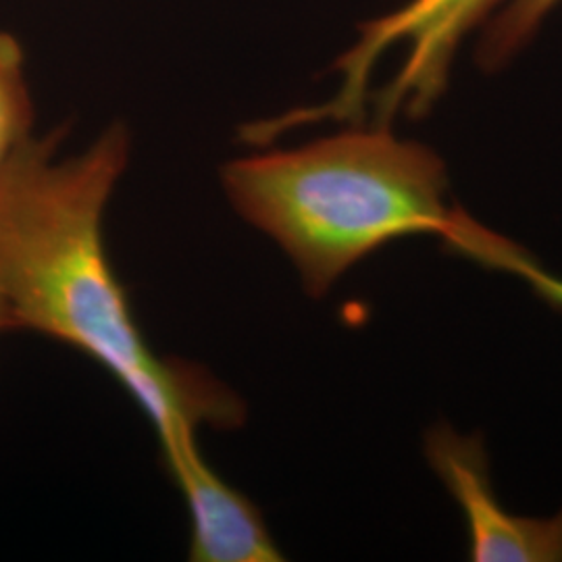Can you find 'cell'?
Masks as SVG:
<instances>
[{
    "label": "cell",
    "mask_w": 562,
    "mask_h": 562,
    "mask_svg": "<svg viewBox=\"0 0 562 562\" xmlns=\"http://www.w3.org/2000/svg\"><path fill=\"white\" fill-rule=\"evenodd\" d=\"M469 259L482 262L487 269H498L521 278L533 288V292L540 299L550 302L557 308H562L561 278L543 271L542 265L531 255H527L517 244L506 240L503 236H496L494 232L485 229L475 241Z\"/></svg>",
    "instance_id": "8"
},
{
    "label": "cell",
    "mask_w": 562,
    "mask_h": 562,
    "mask_svg": "<svg viewBox=\"0 0 562 562\" xmlns=\"http://www.w3.org/2000/svg\"><path fill=\"white\" fill-rule=\"evenodd\" d=\"M4 329H13V323H11V315L7 311V304L0 296V331H4Z\"/></svg>",
    "instance_id": "9"
},
{
    "label": "cell",
    "mask_w": 562,
    "mask_h": 562,
    "mask_svg": "<svg viewBox=\"0 0 562 562\" xmlns=\"http://www.w3.org/2000/svg\"><path fill=\"white\" fill-rule=\"evenodd\" d=\"M425 457L461 506L469 527V559L475 562H561L562 508L548 519L504 510L490 480L480 436H461L448 423L425 436Z\"/></svg>",
    "instance_id": "4"
},
{
    "label": "cell",
    "mask_w": 562,
    "mask_h": 562,
    "mask_svg": "<svg viewBox=\"0 0 562 562\" xmlns=\"http://www.w3.org/2000/svg\"><path fill=\"white\" fill-rule=\"evenodd\" d=\"M504 0H408L396 11L361 25L357 44L338 60L340 92L322 106H311V120H357L367 101L375 65L390 48H404L396 78L375 97V125H387L404 113L425 117L442 99L454 57L464 38L487 23Z\"/></svg>",
    "instance_id": "3"
},
{
    "label": "cell",
    "mask_w": 562,
    "mask_h": 562,
    "mask_svg": "<svg viewBox=\"0 0 562 562\" xmlns=\"http://www.w3.org/2000/svg\"><path fill=\"white\" fill-rule=\"evenodd\" d=\"M32 120L23 50L11 34L0 32V167L30 138Z\"/></svg>",
    "instance_id": "7"
},
{
    "label": "cell",
    "mask_w": 562,
    "mask_h": 562,
    "mask_svg": "<svg viewBox=\"0 0 562 562\" xmlns=\"http://www.w3.org/2000/svg\"><path fill=\"white\" fill-rule=\"evenodd\" d=\"M562 0H508L490 18L477 44L475 60L482 71L494 74L515 59L538 34L543 20Z\"/></svg>",
    "instance_id": "6"
},
{
    "label": "cell",
    "mask_w": 562,
    "mask_h": 562,
    "mask_svg": "<svg viewBox=\"0 0 562 562\" xmlns=\"http://www.w3.org/2000/svg\"><path fill=\"white\" fill-rule=\"evenodd\" d=\"M190 513V559L201 562L281 561L257 506L211 469L180 490Z\"/></svg>",
    "instance_id": "5"
},
{
    "label": "cell",
    "mask_w": 562,
    "mask_h": 562,
    "mask_svg": "<svg viewBox=\"0 0 562 562\" xmlns=\"http://www.w3.org/2000/svg\"><path fill=\"white\" fill-rule=\"evenodd\" d=\"M223 188L241 217L280 246L311 296L390 241L448 238L462 211L448 171L425 144L387 125L225 165Z\"/></svg>",
    "instance_id": "2"
},
{
    "label": "cell",
    "mask_w": 562,
    "mask_h": 562,
    "mask_svg": "<svg viewBox=\"0 0 562 562\" xmlns=\"http://www.w3.org/2000/svg\"><path fill=\"white\" fill-rule=\"evenodd\" d=\"M59 142L30 136L0 167V296L13 329L65 341L117 378L181 482L204 467L196 429L238 425L241 402L204 371L155 357L111 269L102 217L130 159L125 127L67 159Z\"/></svg>",
    "instance_id": "1"
}]
</instances>
